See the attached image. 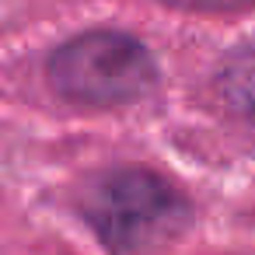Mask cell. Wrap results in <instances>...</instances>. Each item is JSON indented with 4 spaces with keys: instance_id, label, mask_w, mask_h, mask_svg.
Here are the masks:
<instances>
[{
    "instance_id": "6da1fadb",
    "label": "cell",
    "mask_w": 255,
    "mask_h": 255,
    "mask_svg": "<svg viewBox=\"0 0 255 255\" xmlns=\"http://www.w3.org/2000/svg\"><path fill=\"white\" fill-rule=\"evenodd\" d=\"M81 210L109 255H157L192 220L189 199L147 168L105 171L88 185Z\"/></svg>"
},
{
    "instance_id": "7a4b0ae2",
    "label": "cell",
    "mask_w": 255,
    "mask_h": 255,
    "mask_svg": "<svg viewBox=\"0 0 255 255\" xmlns=\"http://www.w3.org/2000/svg\"><path fill=\"white\" fill-rule=\"evenodd\" d=\"M46 74L60 98L91 109L133 105L157 88L154 53L126 32H88L63 42Z\"/></svg>"
},
{
    "instance_id": "3957f363",
    "label": "cell",
    "mask_w": 255,
    "mask_h": 255,
    "mask_svg": "<svg viewBox=\"0 0 255 255\" xmlns=\"http://www.w3.org/2000/svg\"><path fill=\"white\" fill-rule=\"evenodd\" d=\"M217 91L234 112L255 116V46H241L220 63Z\"/></svg>"
},
{
    "instance_id": "277c9868",
    "label": "cell",
    "mask_w": 255,
    "mask_h": 255,
    "mask_svg": "<svg viewBox=\"0 0 255 255\" xmlns=\"http://www.w3.org/2000/svg\"><path fill=\"white\" fill-rule=\"evenodd\" d=\"M175 11H196V14H224V11H248L255 0H161Z\"/></svg>"
}]
</instances>
